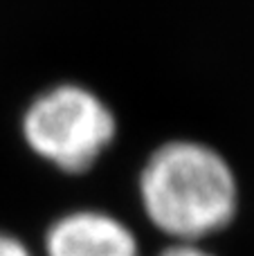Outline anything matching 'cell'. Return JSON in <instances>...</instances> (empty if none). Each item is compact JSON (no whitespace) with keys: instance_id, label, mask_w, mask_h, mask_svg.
Masks as SVG:
<instances>
[{"instance_id":"5","label":"cell","mask_w":254,"mask_h":256,"mask_svg":"<svg viewBox=\"0 0 254 256\" xmlns=\"http://www.w3.org/2000/svg\"><path fill=\"white\" fill-rule=\"evenodd\" d=\"M0 256H34V254L18 236L0 232Z\"/></svg>"},{"instance_id":"2","label":"cell","mask_w":254,"mask_h":256,"mask_svg":"<svg viewBox=\"0 0 254 256\" xmlns=\"http://www.w3.org/2000/svg\"><path fill=\"white\" fill-rule=\"evenodd\" d=\"M20 132L32 153L54 168L84 173L115 142L117 117L94 90L66 81L27 104Z\"/></svg>"},{"instance_id":"4","label":"cell","mask_w":254,"mask_h":256,"mask_svg":"<svg viewBox=\"0 0 254 256\" xmlns=\"http://www.w3.org/2000/svg\"><path fill=\"white\" fill-rule=\"evenodd\" d=\"M156 256H216L210 250H205L200 243H171Z\"/></svg>"},{"instance_id":"1","label":"cell","mask_w":254,"mask_h":256,"mask_svg":"<svg viewBox=\"0 0 254 256\" xmlns=\"http://www.w3.org/2000/svg\"><path fill=\"white\" fill-rule=\"evenodd\" d=\"M138 194L148 222L174 243H200L230 225L238 209V182L210 144L171 140L146 158Z\"/></svg>"},{"instance_id":"3","label":"cell","mask_w":254,"mask_h":256,"mask_svg":"<svg viewBox=\"0 0 254 256\" xmlns=\"http://www.w3.org/2000/svg\"><path fill=\"white\" fill-rule=\"evenodd\" d=\"M45 256H140L138 236L126 222L99 209L68 212L43 238Z\"/></svg>"}]
</instances>
